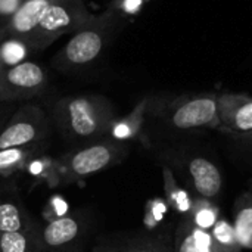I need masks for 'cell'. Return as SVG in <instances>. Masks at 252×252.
Wrapping results in <instances>:
<instances>
[{
	"label": "cell",
	"mask_w": 252,
	"mask_h": 252,
	"mask_svg": "<svg viewBox=\"0 0 252 252\" xmlns=\"http://www.w3.org/2000/svg\"><path fill=\"white\" fill-rule=\"evenodd\" d=\"M53 117L68 140L84 143L108 137L117 120L112 103L99 94L63 97L56 102Z\"/></svg>",
	"instance_id": "obj_1"
},
{
	"label": "cell",
	"mask_w": 252,
	"mask_h": 252,
	"mask_svg": "<svg viewBox=\"0 0 252 252\" xmlns=\"http://www.w3.org/2000/svg\"><path fill=\"white\" fill-rule=\"evenodd\" d=\"M149 117L179 131L220 128L217 94L192 93L176 97H151Z\"/></svg>",
	"instance_id": "obj_2"
},
{
	"label": "cell",
	"mask_w": 252,
	"mask_h": 252,
	"mask_svg": "<svg viewBox=\"0 0 252 252\" xmlns=\"http://www.w3.org/2000/svg\"><path fill=\"white\" fill-rule=\"evenodd\" d=\"M123 19L117 10H108L74 32L56 61L63 68H80L94 62L103 52L111 35L118 30Z\"/></svg>",
	"instance_id": "obj_3"
},
{
	"label": "cell",
	"mask_w": 252,
	"mask_h": 252,
	"mask_svg": "<svg viewBox=\"0 0 252 252\" xmlns=\"http://www.w3.org/2000/svg\"><path fill=\"white\" fill-rule=\"evenodd\" d=\"M128 154V143L105 137L65 154L59 161V167L71 183L120 164Z\"/></svg>",
	"instance_id": "obj_4"
},
{
	"label": "cell",
	"mask_w": 252,
	"mask_h": 252,
	"mask_svg": "<svg viewBox=\"0 0 252 252\" xmlns=\"http://www.w3.org/2000/svg\"><path fill=\"white\" fill-rule=\"evenodd\" d=\"M94 19L83 0H52L40 25L27 38L31 49L50 46L59 37L77 32Z\"/></svg>",
	"instance_id": "obj_5"
},
{
	"label": "cell",
	"mask_w": 252,
	"mask_h": 252,
	"mask_svg": "<svg viewBox=\"0 0 252 252\" xmlns=\"http://www.w3.org/2000/svg\"><path fill=\"white\" fill-rule=\"evenodd\" d=\"M49 136V120L35 105L19 108L0 130V149L43 145Z\"/></svg>",
	"instance_id": "obj_6"
},
{
	"label": "cell",
	"mask_w": 252,
	"mask_h": 252,
	"mask_svg": "<svg viewBox=\"0 0 252 252\" xmlns=\"http://www.w3.org/2000/svg\"><path fill=\"white\" fill-rule=\"evenodd\" d=\"M47 75L34 62L24 61L19 65L0 71V102L27 100L44 90Z\"/></svg>",
	"instance_id": "obj_7"
},
{
	"label": "cell",
	"mask_w": 252,
	"mask_h": 252,
	"mask_svg": "<svg viewBox=\"0 0 252 252\" xmlns=\"http://www.w3.org/2000/svg\"><path fill=\"white\" fill-rule=\"evenodd\" d=\"M220 128L236 136H252V96L244 93L217 94Z\"/></svg>",
	"instance_id": "obj_8"
},
{
	"label": "cell",
	"mask_w": 252,
	"mask_h": 252,
	"mask_svg": "<svg viewBox=\"0 0 252 252\" xmlns=\"http://www.w3.org/2000/svg\"><path fill=\"white\" fill-rule=\"evenodd\" d=\"M186 173L196 196L216 199L221 193L223 176L220 168L205 157H192L186 162Z\"/></svg>",
	"instance_id": "obj_9"
},
{
	"label": "cell",
	"mask_w": 252,
	"mask_h": 252,
	"mask_svg": "<svg viewBox=\"0 0 252 252\" xmlns=\"http://www.w3.org/2000/svg\"><path fill=\"white\" fill-rule=\"evenodd\" d=\"M81 220L74 216H63L52 220L40 230L41 247L50 252L66 251L81 236Z\"/></svg>",
	"instance_id": "obj_10"
},
{
	"label": "cell",
	"mask_w": 252,
	"mask_h": 252,
	"mask_svg": "<svg viewBox=\"0 0 252 252\" xmlns=\"http://www.w3.org/2000/svg\"><path fill=\"white\" fill-rule=\"evenodd\" d=\"M50 3L52 0H25L9 21H6L4 38L7 37L27 41V38L40 25Z\"/></svg>",
	"instance_id": "obj_11"
},
{
	"label": "cell",
	"mask_w": 252,
	"mask_h": 252,
	"mask_svg": "<svg viewBox=\"0 0 252 252\" xmlns=\"http://www.w3.org/2000/svg\"><path fill=\"white\" fill-rule=\"evenodd\" d=\"M173 248L174 252H213L211 232L198 227L189 217H180Z\"/></svg>",
	"instance_id": "obj_12"
},
{
	"label": "cell",
	"mask_w": 252,
	"mask_h": 252,
	"mask_svg": "<svg viewBox=\"0 0 252 252\" xmlns=\"http://www.w3.org/2000/svg\"><path fill=\"white\" fill-rule=\"evenodd\" d=\"M149 103H151V97H145L134 106V109L128 115L123 118H117L111 127L108 137L126 143L142 137L146 126V120L149 117Z\"/></svg>",
	"instance_id": "obj_13"
},
{
	"label": "cell",
	"mask_w": 252,
	"mask_h": 252,
	"mask_svg": "<svg viewBox=\"0 0 252 252\" xmlns=\"http://www.w3.org/2000/svg\"><path fill=\"white\" fill-rule=\"evenodd\" d=\"M162 185L167 207L176 211L180 217H188L193 205V196L180 186L171 167H162Z\"/></svg>",
	"instance_id": "obj_14"
},
{
	"label": "cell",
	"mask_w": 252,
	"mask_h": 252,
	"mask_svg": "<svg viewBox=\"0 0 252 252\" xmlns=\"http://www.w3.org/2000/svg\"><path fill=\"white\" fill-rule=\"evenodd\" d=\"M96 252H174V248L167 235H146L126 239L118 245L103 247Z\"/></svg>",
	"instance_id": "obj_15"
},
{
	"label": "cell",
	"mask_w": 252,
	"mask_h": 252,
	"mask_svg": "<svg viewBox=\"0 0 252 252\" xmlns=\"http://www.w3.org/2000/svg\"><path fill=\"white\" fill-rule=\"evenodd\" d=\"M232 223L242 248L252 250V190H247L236 198Z\"/></svg>",
	"instance_id": "obj_16"
},
{
	"label": "cell",
	"mask_w": 252,
	"mask_h": 252,
	"mask_svg": "<svg viewBox=\"0 0 252 252\" xmlns=\"http://www.w3.org/2000/svg\"><path fill=\"white\" fill-rule=\"evenodd\" d=\"M35 221L28 216L25 208L12 199H0V233L21 232L34 229Z\"/></svg>",
	"instance_id": "obj_17"
},
{
	"label": "cell",
	"mask_w": 252,
	"mask_h": 252,
	"mask_svg": "<svg viewBox=\"0 0 252 252\" xmlns=\"http://www.w3.org/2000/svg\"><path fill=\"white\" fill-rule=\"evenodd\" d=\"M41 145L0 149V176L9 177L15 173L24 171L34 161V158L41 154Z\"/></svg>",
	"instance_id": "obj_18"
},
{
	"label": "cell",
	"mask_w": 252,
	"mask_h": 252,
	"mask_svg": "<svg viewBox=\"0 0 252 252\" xmlns=\"http://www.w3.org/2000/svg\"><path fill=\"white\" fill-rule=\"evenodd\" d=\"M41 248L40 230L37 227L0 233V252H40Z\"/></svg>",
	"instance_id": "obj_19"
},
{
	"label": "cell",
	"mask_w": 252,
	"mask_h": 252,
	"mask_svg": "<svg viewBox=\"0 0 252 252\" xmlns=\"http://www.w3.org/2000/svg\"><path fill=\"white\" fill-rule=\"evenodd\" d=\"M213 252H242L244 248L238 239L233 223L220 217L211 230Z\"/></svg>",
	"instance_id": "obj_20"
},
{
	"label": "cell",
	"mask_w": 252,
	"mask_h": 252,
	"mask_svg": "<svg viewBox=\"0 0 252 252\" xmlns=\"http://www.w3.org/2000/svg\"><path fill=\"white\" fill-rule=\"evenodd\" d=\"M198 227L211 232L216 223L220 220V208L213 199L193 195V205L190 214L188 216Z\"/></svg>",
	"instance_id": "obj_21"
},
{
	"label": "cell",
	"mask_w": 252,
	"mask_h": 252,
	"mask_svg": "<svg viewBox=\"0 0 252 252\" xmlns=\"http://www.w3.org/2000/svg\"><path fill=\"white\" fill-rule=\"evenodd\" d=\"M28 44L18 38H6L0 43V63L1 66L10 68L25 61L28 53Z\"/></svg>",
	"instance_id": "obj_22"
},
{
	"label": "cell",
	"mask_w": 252,
	"mask_h": 252,
	"mask_svg": "<svg viewBox=\"0 0 252 252\" xmlns=\"http://www.w3.org/2000/svg\"><path fill=\"white\" fill-rule=\"evenodd\" d=\"M25 0H0V18L9 19Z\"/></svg>",
	"instance_id": "obj_23"
},
{
	"label": "cell",
	"mask_w": 252,
	"mask_h": 252,
	"mask_svg": "<svg viewBox=\"0 0 252 252\" xmlns=\"http://www.w3.org/2000/svg\"><path fill=\"white\" fill-rule=\"evenodd\" d=\"M146 0H121V7L120 10H124V12H128V13H134V12H139L140 7L145 4Z\"/></svg>",
	"instance_id": "obj_24"
},
{
	"label": "cell",
	"mask_w": 252,
	"mask_h": 252,
	"mask_svg": "<svg viewBox=\"0 0 252 252\" xmlns=\"http://www.w3.org/2000/svg\"><path fill=\"white\" fill-rule=\"evenodd\" d=\"M0 19H3V18H0ZM4 28H6V24L0 22V38H4Z\"/></svg>",
	"instance_id": "obj_25"
},
{
	"label": "cell",
	"mask_w": 252,
	"mask_h": 252,
	"mask_svg": "<svg viewBox=\"0 0 252 252\" xmlns=\"http://www.w3.org/2000/svg\"><path fill=\"white\" fill-rule=\"evenodd\" d=\"M1 69H4V68H3V66H1V63H0V71H1Z\"/></svg>",
	"instance_id": "obj_26"
},
{
	"label": "cell",
	"mask_w": 252,
	"mask_h": 252,
	"mask_svg": "<svg viewBox=\"0 0 252 252\" xmlns=\"http://www.w3.org/2000/svg\"><path fill=\"white\" fill-rule=\"evenodd\" d=\"M251 137H252V136H251Z\"/></svg>",
	"instance_id": "obj_27"
}]
</instances>
